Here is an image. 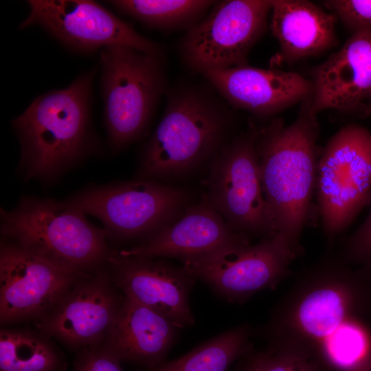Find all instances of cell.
Segmentation results:
<instances>
[{"instance_id":"obj_1","label":"cell","mask_w":371,"mask_h":371,"mask_svg":"<svg viewBox=\"0 0 371 371\" xmlns=\"http://www.w3.org/2000/svg\"><path fill=\"white\" fill-rule=\"evenodd\" d=\"M328 254L307 269L264 329L270 345L292 348L326 371H355L371 359V274Z\"/></svg>"},{"instance_id":"obj_2","label":"cell","mask_w":371,"mask_h":371,"mask_svg":"<svg viewBox=\"0 0 371 371\" xmlns=\"http://www.w3.org/2000/svg\"><path fill=\"white\" fill-rule=\"evenodd\" d=\"M233 109L211 86L182 81L168 90L163 116L146 144L137 178L168 181L211 163L232 137Z\"/></svg>"},{"instance_id":"obj_3","label":"cell","mask_w":371,"mask_h":371,"mask_svg":"<svg viewBox=\"0 0 371 371\" xmlns=\"http://www.w3.org/2000/svg\"><path fill=\"white\" fill-rule=\"evenodd\" d=\"M310 99L301 103L291 124L285 125L276 117L258 127L256 134L262 188L276 234L299 255L311 213L319 159V124Z\"/></svg>"},{"instance_id":"obj_4","label":"cell","mask_w":371,"mask_h":371,"mask_svg":"<svg viewBox=\"0 0 371 371\" xmlns=\"http://www.w3.org/2000/svg\"><path fill=\"white\" fill-rule=\"evenodd\" d=\"M93 76L94 70L79 76L65 89L36 97L13 120L26 179H52L85 154Z\"/></svg>"},{"instance_id":"obj_5","label":"cell","mask_w":371,"mask_h":371,"mask_svg":"<svg viewBox=\"0 0 371 371\" xmlns=\"http://www.w3.org/2000/svg\"><path fill=\"white\" fill-rule=\"evenodd\" d=\"M1 212L3 238L54 265L77 273L106 266L112 251L105 230L67 201L23 196L14 210Z\"/></svg>"},{"instance_id":"obj_6","label":"cell","mask_w":371,"mask_h":371,"mask_svg":"<svg viewBox=\"0 0 371 371\" xmlns=\"http://www.w3.org/2000/svg\"><path fill=\"white\" fill-rule=\"evenodd\" d=\"M100 60L105 122L117 151L145 134L168 90L164 56L111 45L102 49Z\"/></svg>"},{"instance_id":"obj_7","label":"cell","mask_w":371,"mask_h":371,"mask_svg":"<svg viewBox=\"0 0 371 371\" xmlns=\"http://www.w3.org/2000/svg\"><path fill=\"white\" fill-rule=\"evenodd\" d=\"M67 202L100 220L108 237L142 243L160 233L195 203L188 189L145 179L91 188Z\"/></svg>"},{"instance_id":"obj_8","label":"cell","mask_w":371,"mask_h":371,"mask_svg":"<svg viewBox=\"0 0 371 371\" xmlns=\"http://www.w3.org/2000/svg\"><path fill=\"white\" fill-rule=\"evenodd\" d=\"M256 126L232 137L210 163L205 192L229 227L251 238L276 234L260 179Z\"/></svg>"},{"instance_id":"obj_9","label":"cell","mask_w":371,"mask_h":371,"mask_svg":"<svg viewBox=\"0 0 371 371\" xmlns=\"http://www.w3.org/2000/svg\"><path fill=\"white\" fill-rule=\"evenodd\" d=\"M315 191L325 236L346 229L371 194V133L348 124L334 134L318 159Z\"/></svg>"},{"instance_id":"obj_10","label":"cell","mask_w":371,"mask_h":371,"mask_svg":"<svg viewBox=\"0 0 371 371\" xmlns=\"http://www.w3.org/2000/svg\"><path fill=\"white\" fill-rule=\"evenodd\" d=\"M271 8L269 0L217 1L180 39L181 62L200 74L248 65L249 53L267 31Z\"/></svg>"},{"instance_id":"obj_11","label":"cell","mask_w":371,"mask_h":371,"mask_svg":"<svg viewBox=\"0 0 371 371\" xmlns=\"http://www.w3.org/2000/svg\"><path fill=\"white\" fill-rule=\"evenodd\" d=\"M299 254L279 234L256 245H232L181 261L196 280L229 302H245L257 292L274 289L289 273Z\"/></svg>"},{"instance_id":"obj_12","label":"cell","mask_w":371,"mask_h":371,"mask_svg":"<svg viewBox=\"0 0 371 371\" xmlns=\"http://www.w3.org/2000/svg\"><path fill=\"white\" fill-rule=\"evenodd\" d=\"M20 27L38 25L70 48L93 52L121 45L164 56L161 46L139 34L99 3L90 0H30Z\"/></svg>"},{"instance_id":"obj_13","label":"cell","mask_w":371,"mask_h":371,"mask_svg":"<svg viewBox=\"0 0 371 371\" xmlns=\"http://www.w3.org/2000/svg\"><path fill=\"white\" fill-rule=\"evenodd\" d=\"M123 299L106 266L80 276L54 307L36 321L38 328L77 351L101 344Z\"/></svg>"},{"instance_id":"obj_14","label":"cell","mask_w":371,"mask_h":371,"mask_svg":"<svg viewBox=\"0 0 371 371\" xmlns=\"http://www.w3.org/2000/svg\"><path fill=\"white\" fill-rule=\"evenodd\" d=\"M82 274L54 265L4 238L0 249L1 324L39 320Z\"/></svg>"},{"instance_id":"obj_15","label":"cell","mask_w":371,"mask_h":371,"mask_svg":"<svg viewBox=\"0 0 371 371\" xmlns=\"http://www.w3.org/2000/svg\"><path fill=\"white\" fill-rule=\"evenodd\" d=\"M106 268L124 297L157 311L179 329L194 324L189 296L196 280L182 265L112 251Z\"/></svg>"},{"instance_id":"obj_16","label":"cell","mask_w":371,"mask_h":371,"mask_svg":"<svg viewBox=\"0 0 371 371\" xmlns=\"http://www.w3.org/2000/svg\"><path fill=\"white\" fill-rule=\"evenodd\" d=\"M232 108L269 117L310 99L313 83L299 74L239 66L201 74Z\"/></svg>"},{"instance_id":"obj_17","label":"cell","mask_w":371,"mask_h":371,"mask_svg":"<svg viewBox=\"0 0 371 371\" xmlns=\"http://www.w3.org/2000/svg\"><path fill=\"white\" fill-rule=\"evenodd\" d=\"M312 110L361 111L371 96V28L352 32L336 52L312 71Z\"/></svg>"},{"instance_id":"obj_18","label":"cell","mask_w":371,"mask_h":371,"mask_svg":"<svg viewBox=\"0 0 371 371\" xmlns=\"http://www.w3.org/2000/svg\"><path fill=\"white\" fill-rule=\"evenodd\" d=\"M250 239L232 230L203 193L174 223L150 239L128 249L122 256L151 258H197L222 247L249 243Z\"/></svg>"},{"instance_id":"obj_19","label":"cell","mask_w":371,"mask_h":371,"mask_svg":"<svg viewBox=\"0 0 371 371\" xmlns=\"http://www.w3.org/2000/svg\"><path fill=\"white\" fill-rule=\"evenodd\" d=\"M179 329L164 315L124 296L101 344L120 361L151 369L166 362Z\"/></svg>"},{"instance_id":"obj_20","label":"cell","mask_w":371,"mask_h":371,"mask_svg":"<svg viewBox=\"0 0 371 371\" xmlns=\"http://www.w3.org/2000/svg\"><path fill=\"white\" fill-rule=\"evenodd\" d=\"M270 29L280 46L278 59L293 62L335 46L337 16L306 0H273Z\"/></svg>"},{"instance_id":"obj_21","label":"cell","mask_w":371,"mask_h":371,"mask_svg":"<svg viewBox=\"0 0 371 371\" xmlns=\"http://www.w3.org/2000/svg\"><path fill=\"white\" fill-rule=\"evenodd\" d=\"M251 329L243 324L228 330L160 366L142 371H229L251 350Z\"/></svg>"},{"instance_id":"obj_22","label":"cell","mask_w":371,"mask_h":371,"mask_svg":"<svg viewBox=\"0 0 371 371\" xmlns=\"http://www.w3.org/2000/svg\"><path fill=\"white\" fill-rule=\"evenodd\" d=\"M49 338L41 332L1 329V371H65L64 355Z\"/></svg>"},{"instance_id":"obj_23","label":"cell","mask_w":371,"mask_h":371,"mask_svg":"<svg viewBox=\"0 0 371 371\" xmlns=\"http://www.w3.org/2000/svg\"><path fill=\"white\" fill-rule=\"evenodd\" d=\"M123 14L164 31L188 30L210 12L212 0H116L109 1Z\"/></svg>"},{"instance_id":"obj_24","label":"cell","mask_w":371,"mask_h":371,"mask_svg":"<svg viewBox=\"0 0 371 371\" xmlns=\"http://www.w3.org/2000/svg\"><path fill=\"white\" fill-rule=\"evenodd\" d=\"M250 353L256 371H326L317 361L292 348L270 345L265 351Z\"/></svg>"},{"instance_id":"obj_25","label":"cell","mask_w":371,"mask_h":371,"mask_svg":"<svg viewBox=\"0 0 371 371\" xmlns=\"http://www.w3.org/2000/svg\"><path fill=\"white\" fill-rule=\"evenodd\" d=\"M369 214L359 227L349 236L343 247L340 256L349 265L371 274V194L368 205Z\"/></svg>"},{"instance_id":"obj_26","label":"cell","mask_w":371,"mask_h":371,"mask_svg":"<svg viewBox=\"0 0 371 371\" xmlns=\"http://www.w3.org/2000/svg\"><path fill=\"white\" fill-rule=\"evenodd\" d=\"M324 5L352 32L371 28V0H329Z\"/></svg>"},{"instance_id":"obj_27","label":"cell","mask_w":371,"mask_h":371,"mask_svg":"<svg viewBox=\"0 0 371 371\" xmlns=\"http://www.w3.org/2000/svg\"><path fill=\"white\" fill-rule=\"evenodd\" d=\"M120 362L102 344L95 345L78 351L73 371H123Z\"/></svg>"},{"instance_id":"obj_28","label":"cell","mask_w":371,"mask_h":371,"mask_svg":"<svg viewBox=\"0 0 371 371\" xmlns=\"http://www.w3.org/2000/svg\"><path fill=\"white\" fill-rule=\"evenodd\" d=\"M234 371H256L250 361L249 354L248 355V359L239 366Z\"/></svg>"},{"instance_id":"obj_29","label":"cell","mask_w":371,"mask_h":371,"mask_svg":"<svg viewBox=\"0 0 371 371\" xmlns=\"http://www.w3.org/2000/svg\"><path fill=\"white\" fill-rule=\"evenodd\" d=\"M361 112L363 113L365 116L371 117V96L365 103Z\"/></svg>"},{"instance_id":"obj_30","label":"cell","mask_w":371,"mask_h":371,"mask_svg":"<svg viewBox=\"0 0 371 371\" xmlns=\"http://www.w3.org/2000/svg\"><path fill=\"white\" fill-rule=\"evenodd\" d=\"M355 371H371V359Z\"/></svg>"}]
</instances>
